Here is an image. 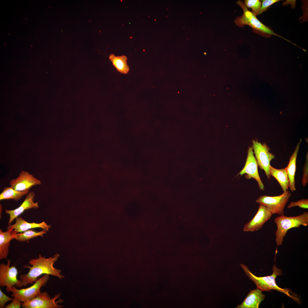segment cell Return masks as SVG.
<instances>
[{
  "instance_id": "obj_1",
  "label": "cell",
  "mask_w": 308,
  "mask_h": 308,
  "mask_svg": "<svg viewBox=\"0 0 308 308\" xmlns=\"http://www.w3.org/2000/svg\"><path fill=\"white\" fill-rule=\"evenodd\" d=\"M59 257V255L56 254L52 257L46 258L39 254L38 258L29 260L28 262L31 266L27 265L23 266L25 268L29 269V271L26 274L20 275V283L18 287L33 284L38 277L44 274L52 275L61 279L64 278V276L61 274V270L54 268L53 266Z\"/></svg>"
},
{
  "instance_id": "obj_2",
  "label": "cell",
  "mask_w": 308,
  "mask_h": 308,
  "mask_svg": "<svg viewBox=\"0 0 308 308\" xmlns=\"http://www.w3.org/2000/svg\"><path fill=\"white\" fill-rule=\"evenodd\" d=\"M240 265L249 279L255 284L257 288L262 291H270L271 290H275L285 294L295 301H299L297 297L292 295L293 293L290 289L282 288L277 285L275 278L277 276L281 275L283 273L281 269H278L275 264L273 266V273L271 275L261 277H257L253 274L245 265L241 264Z\"/></svg>"
},
{
  "instance_id": "obj_3",
  "label": "cell",
  "mask_w": 308,
  "mask_h": 308,
  "mask_svg": "<svg viewBox=\"0 0 308 308\" xmlns=\"http://www.w3.org/2000/svg\"><path fill=\"white\" fill-rule=\"evenodd\" d=\"M236 3L241 7L243 12L242 15L236 17L234 21L235 24L237 26L243 27L245 25H248L252 28L254 33L263 37L270 38L273 35L282 38L295 45L290 41L276 34L270 27L262 23L252 12L248 9L242 1L238 0Z\"/></svg>"
},
{
  "instance_id": "obj_4",
  "label": "cell",
  "mask_w": 308,
  "mask_h": 308,
  "mask_svg": "<svg viewBox=\"0 0 308 308\" xmlns=\"http://www.w3.org/2000/svg\"><path fill=\"white\" fill-rule=\"evenodd\" d=\"M274 222L277 229L275 232V241L277 246L282 244L284 237L287 231L294 228H298L301 225H308V212H305L302 214L295 216H286L284 215L276 217Z\"/></svg>"
},
{
  "instance_id": "obj_5",
  "label": "cell",
  "mask_w": 308,
  "mask_h": 308,
  "mask_svg": "<svg viewBox=\"0 0 308 308\" xmlns=\"http://www.w3.org/2000/svg\"><path fill=\"white\" fill-rule=\"evenodd\" d=\"M49 278V275L45 274L37 279L33 285L29 287L18 289L14 286L10 288H6V291L7 292H11V296L16 297L21 302H26L41 293V288L45 285Z\"/></svg>"
},
{
  "instance_id": "obj_6",
  "label": "cell",
  "mask_w": 308,
  "mask_h": 308,
  "mask_svg": "<svg viewBox=\"0 0 308 308\" xmlns=\"http://www.w3.org/2000/svg\"><path fill=\"white\" fill-rule=\"evenodd\" d=\"M291 194L288 191L280 195L276 196L263 195L256 200V202L266 206L272 214L284 215V209Z\"/></svg>"
},
{
  "instance_id": "obj_7",
  "label": "cell",
  "mask_w": 308,
  "mask_h": 308,
  "mask_svg": "<svg viewBox=\"0 0 308 308\" xmlns=\"http://www.w3.org/2000/svg\"><path fill=\"white\" fill-rule=\"evenodd\" d=\"M61 293L56 295L51 298L46 291L41 292L35 297L30 301L21 302V307L23 308H59L64 306L58 304L64 301L63 300L59 299Z\"/></svg>"
},
{
  "instance_id": "obj_8",
  "label": "cell",
  "mask_w": 308,
  "mask_h": 308,
  "mask_svg": "<svg viewBox=\"0 0 308 308\" xmlns=\"http://www.w3.org/2000/svg\"><path fill=\"white\" fill-rule=\"evenodd\" d=\"M252 148L254 150L258 165L260 168L264 170L269 179L271 177L270 167L271 161L274 159L275 156L269 152L270 149L264 143L262 144L257 141H252Z\"/></svg>"
},
{
  "instance_id": "obj_9",
  "label": "cell",
  "mask_w": 308,
  "mask_h": 308,
  "mask_svg": "<svg viewBox=\"0 0 308 308\" xmlns=\"http://www.w3.org/2000/svg\"><path fill=\"white\" fill-rule=\"evenodd\" d=\"M11 261L7 259V264H0V286L10 288L13 286L18 287L20 279H17L18 270L15 266L10 267Z\"/></svg>"
},
{
  "instance_id": "obj_10",
  "label": "cell",
  "mask_w": 308,
  "mask_h": 308,
  "mask_svg": "<svg viewBox=\"0 0 308 308\" xmlns=\"http://www.w3.org/2000/svg\"><path fill=\"white\" fill-rule=\"evenodd\" d=\"M246 174L245 177L248 179L253 178L258 183L261 190H264V186L261 179L258 171V165L254 156L252 147H249L248 150L246 161L244 168L238 175L241 176Z\"/></svg>"
},
{
  "instance_id": "obj_11",
  "label": "cell",
  "mask_w": 308,
  "mask_h": 308,
  "mask_svg": "<svg viewBox=\"0 0 308 308\" xmlns=\"http://www.w3.org/2000/svg\"><path fill=\"white\" fill-rule=\"evenodd\" d=\"M41 184L40 180L24 171H21L17 178L12 179L9 182L10 187L13 189L20 191L29 190L32 187Z\"/></svg>"
},
{
  "instance_id": "obj_12",
  "label": "cell",
  "mask_w": 308,
  "mask_h": 308,
  "mask_svg": "<svg viewBox=\"0 0 308 308\" xmlns=\"http://www.w3.org/2000/svg\"><path fill=\"white\" fill-rule=\"evenodd\" d=\"M257 212L250 221L245 224L243 229L244 232H253L260 230L264 223L270 219L272 213L264 205L259 204Z\"/></svg>"
},
{
  "instance_id": "obj_13",
  "label": "cell",
  "mask_w": 308,
  "mask_h": 308,
  "mask_svg": "<svg viewBox=\"0 0 308 308\" xmlns=\"http://www.w3.org/2000/svg\"><path fill=\"white\" fill-rule=\"evenodd\" d=\"M35 194L33 191L29 192L22 204L17 208L12 210H6L5 212L9 215L8 225L11 224L15 219L18 217L25 210L31 208L37 209L39 208L38 202H34Z\"/></svg>"
},
{
  "instance_id": "obj_14",
  "label": "cell",
  "mask_w": 308,
  "mask_h": 308,
  "mask_svg": "<svg viewBox=\"0 0 308 308\" xmlns=\"http://www.w3.org/2000/svg\"><path fill=\"white\" fill-rule=\"evenodd\" d=\"M265 297L262 291L258 289L251 290L242 303L236 308H258Z\"/></svg>"
},
{
  "instance_id": "obj_15",
  "label": "cell",
  "mask_w": 308,
  "mask_h": 308,
  "mask_svg": "<svg viewBox=\"0 0 308 308\" xmlns=\"http://www.w3.org/2000/svg\"><path fill=\"white\" fill-rule=\"evenodd\" d=\"M16 220L15 224L8 225L7 228V230L13 228L17 232H21L30 229L40 228L48 231L49 229L51 227L50 225H47L44 221L38 223L35 222L29 223L25 221L19 216L17 218Z\"/></svg>"
},
{
  "instance_id": "obj_16",
  "label": "cell",
  "mask_w": 308,
  "mask_h": 308,
  "mask_svg": "<svg viewBox=\"0 0 308 308\" xmlns=\"http://www.w3.org/2000/svg\"><path fill=\"white\" fill-rule=\"evenodd\" d=\"M18 233L14 229L11 228L3 232L0 229V259H6L9 254V247L10 241L15 239Z\"/></svg>"
},
{
  "instance_id": "obj_17",
  "label": "cell",
  "mask_w": 308,
  "mask_h": 308,
  "mask_svg": "<svg viewBox=\"0 0 308 308\" xmlns=\"http://www.w3.org/2000/svg\"><path fill=\"white\" fill-rule=\"evenodd\" d=\"M301 141V140L298 143L294 152L290 157L288 165L285 168L289 180V187L292 192L296 190L295 177L296 169V161Z\"/></svg>"
},
{
  "instance_id": "obj_18",
  "label": "cell",
  "mask_w": 308,
  "mask_h": 308,
  "mask_svg": "<svg viewBox=\"0 0 308 308\" xmlns=\"http://www.w3.org/2000/svg\"><path fill=\"white\" fill-rule=\"evenodd\" d=\"M270 175L274 177L278 181L283 192L287 191L289 187V180L286 169H276L271 165L270 167Z\"/></svg>"
},
{
  "instance_id": "obj_19",
  "label": "cell",
  "mask_w": 308,
  "mask_h": 308,
  "mask_svg": "<svg viewBox=\"0 0 308 308\" xmlns=\"http://www.w3.org/2000/svg\"><path fill=\"white\" fill-rule=\"evenodd\" d=\"M109 58L118 72L124 74L129 72V67L127 64V58L126 56H116L114 54H111Z\"/></svg>"
},
{
  "instance_id": "obj_20",
  "label": "cell",
  "mask_w": 308,
  "mask_h": 308,
  "mask_svg": "<svg viewBox=\"0 0 308 308\" xmlns=\"http://www.w3.org/2000/svg\"><path fill=\"white\" fill-rule=\"evenodd\" d=\"M30 191V190L23 191H18L11 187H6L4 188L0 194V200L11 199L18 201L23 196L27 195Z\"/></svg>"
},
{
  "instance_id": "obj_21",
  "label": "cell",
  "mask_w": 308,
  "mask_h": 308,
  "mask_svg": "<svg viewBox=\"0 0 308 308\" xmlns=\"http://www.w3.org/2000/svg\"><path fill=\"white\" fill-rule=\"evenodd\" d=\"M47 231L43 230L37 232L34 229H29L16 234L15 239L21 242H24L38 236H43V234L46 233Z\"/></svg>"
},
{
  "instance_id": "obj_22",
  "label": "cell",
  "mask_w": 308,
  "mask_h": 308,
  "mask_svg": "<svg viewBox=\"0 0 308 308\" xmlns=\"http://www.w3.org/2000/svg\"><path fill=\"white\" fill-rule=\"evenodd\" d=\"M244 3L247 8H251L252 12L256 16L260 10L262 2L259 0H245Z\"/></svg>"
},
{
  "instance_id": "obj_23",
  "label": "cell",
  "mask_w": 308,
  "mask_h": 308,
  "mask_svg": "<svg viewBox=\"0 0 308 308\" xmlns=\"http://www.w3.org/2000/svg\"><path fill=\"white\" fill-rule=\"evenodd\" d=\"M296 206H298L303 209H307L308 208V199H303L296 202H291L287 207L288 208H290Z\"/></svg>"
},
{
  "instance_id": "obj_24",
  "label": "cell",
  "mask_w": 308,
  "mask_h": 308,
  "mask_svg": "<svg viewBox=\"0 0 308 308\" xmlns=\"http://www.w3.org/2000/svg\"><path fill=\"white\" fill-rule=\"evenodd\" d=\"M280 1L279 0H262L261 7L258 15L261 14L268 9L271 5Z\"/></svg>"
},
{
  "instance_id": "obj_25",
  "label": "cell",
  "mask_w": 308,
  "mask_h": 308,
  "mask_svg": "<svg viewBox=\"0 0 308 308\" xmlns=\"http://www.w3.org/2000/svg\"><path fill=\"white\" fill-rule=\"evenodd\" d=\"M13 298H11L6 295L0 289V308L5 307V303L8 301H12Z\"/></svg>"
},
{
  "instance_id": "obj_26",
  "label": "cell",
  "mask_w": 308,
  "mask_h": 308,
  "mask_svg": "<svg viewBox=\"0 0 308 308\" xmlns=\"http://www.w3.org/2000/svg\"><path fill=\"white\" fill-rule=\"evenodd\" d=\"M308 164L307 157L304 165L303 170V175L302 179V184L305 187L308 182Z\"/></svg>"
},
{
  "instance_id": "obj_27",
  "label": "cell",
  "mask_w": 308,
  "mask_h": 308,
  "mask_svg": "<svg viewBox=\"0 0 308 308\" xmlns=\"http://www.w3.org/2000/svg\"><path fill=\"white\" fill-rule=\"evenodd\" d=\"M21 302L18 299L15 297H13V299L12 301L10 304L7 305L5 307V308H20L21 307Z\"/></svg>"
},
{
  "instance_id": "obj_28",
  "label": "cell",
  "mask_w": 308,
  "mask_h": 308,
  "mask_svg": "<svg viewBox=\"0 0 308 308\" xmlns=\"http://www.w3.org/2000/svg\"><path fill=\"white\" fill-rule=\"evenodd\" d=\"M2 205L0 204V219L1 218V214L2 213Z\"/></svg>"
}]
</instances>
